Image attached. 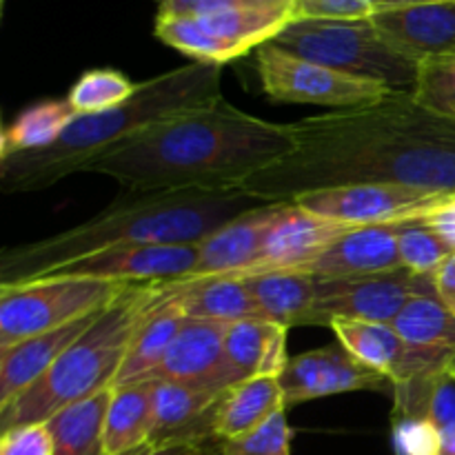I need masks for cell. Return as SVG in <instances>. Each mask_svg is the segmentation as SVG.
I'll return each instance as SVG.
<instances>
[{
  "label": "cell",
  "mask_w": 455,
  "mask_h": 455,
  "mask_svg": "<svg viewBox=\"0 0 455 455\" xmlns=\"http://www.w3.org/2000/svg\"><path fill=\"white\" fill-rule=\"evenodd\" d=\"M296 149L238 191L265 203L354 185L455 191V120L420 107L411 92L291 123Z\"/></svg>",
  "instance_id": "obj_1"
},
{
  "label": "cell",
  "mask_w": 455,
  "mask_h": 455,
  "mask_svg": "<svg viewBox=\"0 0 455 455\" xmlns=\"http://www.w3.org/2000/svg\"><path fill=\"white\" fill-rule=\"evenodd\" d=\"M296 149L291 123H269L225 100L180 111L84 164L123 194L229 191Z\"/></svg>",
  "instance_id": "obj_2"
},
{
  "label": "cell",
  "mask_w": 455,
  "mask_h": 455,
  "mask_svg": "<svg viewBox=\"0 0 455 455\" xmlns=\"http://www.w3.org/2000/svg\"><path fill=\"white\" fill-rule=\"evenodd\" d=\"M265 204L238 189L120 194L87 222L38 243L4 249L0 284L38 280L93 253L147 244H198L227 222Z\"/></svg>",
  "instance_id": "obj_3"
},
{
  "label": "cell",
  "mask_w": 455,
  "mask_h": 455,
  "mask_svg": "<svg viewBox=\"0 0 455 455\" xmlns=\"http://www.w3.org/2000/svg\"><path fill=\"white\" fill-rule=\"evenodd\" d=\"M222 67L207 62L172 69L138 84L123 105L92 116H76L53 145L44 149L0 158L3 194H29L47 189L133 133L180 111L196 109L222 98Z\"/></svg>",
  "instance_id": "obj_4"
},
{
  "label": "cell",
  "mask_w": 455,
  "mask_h": 455,
  "mask_svg": "<svg viewBox=\"0 0 455 455\" xmlns=\"http://www.w3.org/2000/svg\"><path fill=\"white\" fill-rule=\"evenodd\" d=\"M167 296V283L132 284L96 323L49 367L40 380L0 409L3 431L40 425L62 409L114 389L142 320Z\"/></svg>",
  "instance_id": "obj_5"
},
{
  "label": "cell",
  "mask_w": 455,
  "mask_h": 455,
  "mask_svg": "<svg viewBox=\"0 0 455 455\" xmlns=\"http://www.w3.org/2000/svg\"><path fill=\"white\" fill-rule=\"evenodd\" d=\"M274 43L293 56L307 58L351 78L385 84L394 92H413L418 78L416 62L403 56L380 34L371 18H296Z\"/></svg>",
  "instance_id": "obj_6"
},
{
  "label": "cell",
  "mask_w": 455,
  "mask_h": 455,
  "mask_svg": "<svg viewBox=\"0 0 455 455\" xmlns=\"http://www.w3.org/2000/svg\"><path fill=\"white\" fill-rule=\"evenodd\" d=\"M129 287L132 284L76 275L0 284V349L102 311Z\"/></svg>",
  "instance_id": "obj_7"
},
{
  "label": "cell",
  "mask_w": 455,
  "mask_h": 455,
  "mask_svg": "<svg viewBox=\"0 0 455 455\" xmlns=\"http://www.w3.org/2000/svg\"><path fill=\"white\" fill-rule=\"evenodd\" d=\"M293 20V0H269L203 18L156 20V36L194 62L222 67L274 43Z\"/></svg>",
  "instance_id": "obj_8"
},
{
  "label": "cell",
  "mask_w": 455,
  "mask_h": 455,
  "mask_svg": "<svg viewBox=\"0 0 455 455\" xmlns=\"http://www.w3.org/2000/svg\"><path fill=\"white\" fill-rule=\"evenodd\" d=\"M256 69L267 96L280 102L351 109L380 100L394 92L385 84L351 78L318 62L293 56L275 43L258 49Z\"/></svg>",
  "instance_id": "obj_9"
},
{
  "label": "cell",
  "mask_w": 455,
  "mask_h": 455,
  "mask_svg": "<svg viewBox=\"0 0 455 455\" xmlns=\"http://www.w3.org/2000/svg\"><path fill=\"white\" fill-rule=\"evenodd\" d=\"M427 293H438L434 275H418L404 267L355 278H318L314 324L329 327L340 318L391 324L411 298Z\"/></svg>",
  "instance_id": "obj_10"
},
{
  "label": "cell",
  "mask_w": 455,
  "mask_h": 455,
  "mask_svg": "<svg viewBox=\"0 0 455 455\" xmlns=\"http://www.w3.org/2000/svg\"><path fill=\"white\" fill-rule=\"evenodd\" d=\"M447 196L444 191L409 185H354L315 191L293 203L338 225L387 227L420 220Z\"/></svg>",
  "instance_id": "obj_11"
},
{
  "label": "cell",
  "mask_w": 455,
  "mask_h": 455,
  "mask_svg": "<svg viewBox=\"0 0 455 455\" xmlns=\"http://www.w3.org/2000/svg\"><path fill=\"white\" fill-rule=\"evenodd\" d=\"M287 409L327 395L351 391H382L391 380L355 360L340 342L289 358L280 373Z\"/></svg>",
  "instance_id": "obj_12"
},
{
  "label": "cell",
  "mask_w": 455,
  "mask_h": 455,
  "mask_svg": "<svg viewBox=\"0 0 455 455\" xmlns=\"http://www.w3.org/2000/svg\"><path fill=\"white\" fill-rule=\"evenodd\" d=\"M198 244H147L93 253L62 265L49 275H76L124 284H151L182 280L194 271Z\"/></svg>",
  "instance_id": "obj_13"
},
{
  "label": "cell",
  "mask_w": 455,
  "mask_h": 455,
  "mask_svg": "<svg viewBox=\"0 0 455 455\" xmlns=\"http://www.w3.org/2000/svg\"><path fill=\"white\" fill-rule=\"evenodd\" d=\"M391 324L407 347L403 371L391 385L453 371L455 314L444 305L440 293L411 298Z\"/></svg>",
  "instance_id": "obj_14"
},
{
  "label": "cell",
  "mask_w": 455,
  "mask_h": 455,
  "mask_svg": "<svg viewBox=\"0 0 455 455\" xmlns=\"http://www.w3.org/2000/svg\"><path fill=\"white\" fill-rule=\"evenodd\" d=\"M351 227L324 220L296 203H283L249 274L269 269H305ZM247 274V275H249Z\"/></svg>",
  "instance_id": "obj_15"
},
{
  "label": "cell",
  "mask_w": 455,
  "mask_h": 455,
  "mask_svg": "<svg viewBox=\"0 0 455 455\" xmlns=\"http://www.w3.org/2000/svg\"><path fill=\"white\" fill-rule=\"evenodd\" d=\"M225 391L185 385L172 380H151L154 429L149 444L212 443L218 404Z\"/></svg>",
  "instance_id": "obj_16"
},
{
  "label": "cell",
  "mask_w": 455,
  "mask_h": 455,
  "mask_svg": "<svg viewBox=\"0 0 455 455\" xmlns=\"http://www.w3.org/2000/svg\"><path fill=\"white\" fill-rule=\"evenodd\" d=\"M283 203H265L198 243V260L187 278L247 275L256 267L262 240Z\"/></svg>",
  "instance_id": "obj_17"
},
{
  "label": "cell",
  "mask_w": 455,
  "mask_h": 455,
  "mask_svg": "<svg viewBox=\"0 0 455 455\" xmlns=\"http://www.w3.org/2000/svg\"><path fill=\"white\" fill-rule=\"evenodd\" d=\"M289 327L262 318L231 323L222 349L220 387L238 385L258 376H275L284 371Z\"/></svg>",
  "instance_id": "obj_18"
},
{
  "label": "cell",
  "mask_w": 455,
  "mask_h": 455,
  "mask_svg": "<svg viewBox=\"0 0 455 455\" xmlns=\"http://www.w3.org/2000/svg\"><path fill=\"white\" fill-rule=\"evenodd\" d=\"M371 20L416 65L427 58L455 52V3L378 9Z\"/></svg>",
  "instance_id": "obj_19"
},
{
  "label": "cell",
  "mask_w": 455,
  "mask_h": 455,
  "mask_svg": "<svg viewBox=\"0 0 455 455\" xmlns=\"http://www.w3.org/2000/svg\"><path fill=\"white\" fill-rule=\"evenodd\" d=\"M398 227H351L302 271L318 278H355L403 269Z\"/></svg>",
  "instance_id": "obj_20"
},
{
  "label": "cell",
  "mask_w": 455,
  "mask_h": 455,
  "mask_svg": "<svg viewBox=\"0 0 455 455\" xmlns=\"http://www.w3.org/2000/svg\"><path fill=\"white\" fill-rule=\"evenodd\" d=\"M102 311L0 349V409L12 404L22 391L40 380L49 371V367L96 323Z\"/></svg>",
  "instance_id": "obj_21"
},
{
  "label": "cell",
  "mask_w": 455,
  "mask_h": 455,
  "mask_svg": "<svg viewBox=\"0 0 455 455\" xmlns=\"http://www.w3.org/2000/svg\"><path fill=\"white\" fill-rule=\"evenodd\" d=\"M227 329V323L187 320L149 380L185 382L225 391L220 387V371Z\"/></svg>",
  "instance_id": "obj_22"
},
{
  "label": "cell",
  "mask_w": 455,
  "mask_h": 455,
  "mask_svg": "<svg viewBox=\"0 0 455 455\" xmlns=\"http://www.w3.org/2000/svg\"><path fill=\"white\" fill-rule=\"evenodd\" d=\"M169 293L189 320L231 324L262 318L243 275L173 280L169 283Z\"/></svg>",
  "instance_id": "obj_23"
},
{
  "label": "cell",
  "mask_w": 455,
  "mask_h": 455,
  "mask_svg": "<svg viewBox=\"0 0 455 455\" xmlns=\"http://www.w3.org/2000/svg\"><path fill=\"white\" fill-rule=\"evenodd\" d=\"M262 320L283 327L314 324L318 278L302 269H269L243 275Z\"/></svg>",
  "instance_id": "obj_24"
},
{
  "label": "cell",
  "mask_w": 455,
  "mask_h": 455,
  "mask_svg": "<svg viewBox=\"0 0 455 455\" xmlns=\"http://www.w3.org/2000/svg\"><path fill=\"white\" fill-rule=\"evenodd\" d=\"M284 409H287V403H284L280 378H249V380L229 387L222 394L216 422H213V434L220 443L243 438Z\"/></svg>",
  "instance_id": "obj_25"
},
{
  "label": "cell",
  "mask_w": 455,
  "mask_h": 455,
  "mask_svg": "<svg viewBox=\"0 0 455 455\" xmlns=\"http://www.w3.org/2000/svg\"><path fill=\"white\" fill-rule=\"evenodd\" d=\"M187 320L189 318L173 302L167 283V296H164V300L138 327L136 336H133L132 345H129L127 358H124L118 378L114 382V389L116 387L149 380V376L163 363L169 347L176 340V336L185 327Z\"/></svg>",
  "instance_id": "obj_26"
},
{
  "label": "cell",
  "mask_w": 455,
  "mask_h": 455,
  "mask_svg": "<svg viewBox=\"0 0 455 455\" xmlns=\"http://www.w3.org/2000/svg\"><path fill=\"white\" fill-rule=\"evenodd\" d=\"M154 429L151 380L116 387L105 416L107 455H132L149 447Z\"/></svg>",
  "instance_id": "obj_27"
},
{
  "label": "cell",
  "mask_w": 455,
  "mask_h": 455,
  "mask_svg": "<svg viewBox=\"0 0 455 455\" xmlns=\"http://www.w3.org/2000/svg\"><path fill=\"white\" fill-rule=\"evenodd\" d=\"M329 329L336 333V340L364 367L382 373L391 382L398 380L407 360V347L394 324L340 318L333 320Z\"/></svg>",
  "instance_id": "obj_28"
},
{
  "label": "cell",
  "mask_w": 455,
  "mask_h": 455,
  "mask_svg": "<svg viewBox=\"0 0 455 455\" xmlns=\"http://www.w3.org/2000/svg\"><path fill=\"white\" fill-rule=\"evenodd\" d=\"M111 394L114 389H105L49 418L53 455H107L105 416Z\"/></svg>",
  "instance_id": "obj_29"
},
{
  "label": "cell",
  "mask_w": 455,
  "mask_h": 455,
  "mask_svg": "<svg viewBox=\"0 0 455 455\" xmlns=\"http://www.w3.org/2000/svg\"><path fill=\"white\" fill-rule=\"evenodd\" d=\"M76 111L65 100H43L18 114L0 133V158L44 149L74 123Z\"/></svg>",
  "instance_id": "obj_30"
},
{
  "label": "cell",
  "mask_w": 455,
  "mask_h": 455,
  "mask_svg": "<svg viewBox=\"0 0 455 455\" xmlns=\"http://www.w3.org/2000/svg\"><path fill=\"white\" fill-rule=\"evenodd\" d=\"M138 84L116 69H89L71 84L67 102L78 116H92L123 105L136 93Z\"/></svg>",
  "instance_id": "obj_31"
},
{
  "label": "cell",
  "mask_w": 455,
  "mask_h": 455,
  "mask_svg": "<svg viewBox=\"0 0 455 455\" xmlns=\"http://www.w3.org/2000/svg\"><path fill=\"white\" fill-rule=\"evenodd\" d=\"M411 93L427 111L455 120V52L422 60Z\"/></svg>",
  "instance_id": "obj_32"
},
{
  "label": "cell",
  "mask_w": 455,
  "mask_h": 455,
  "mask_svg": "<svg viewBox=\"0 0 455 455\" xmlns=\"http://www.w3.org/2000/svg\"><path fill=\"white\" fill-rule=\"evenodd\" d=\"M398 247L404 269L418 275H435V271L451 256V251L422 222V218L398 227Z\"/></svg>",
  "instance_id": "obj_33"
},
{
  "label": "cell",
  "mask_w": 455,
  "mask_h": 455,
  "mask_svg": "<svg viewBox=\"0 0 455 455\" xmlns=\"http://www.w3.org/2000/svg\"><path fill=\"white\" fill-rule=\"evenodd\" d=\"M293 429L287 420V409L251 434L220 443V455H291Z\"/></svg>",
  "instance_id": "obj_34"
},
{
  "label": "cell",
  "mask_w": 455,
  "mask_h": 455,
  "mask_svg": "<svg viewBox=\"0 0 455 455\" xmlns=\"http://www.w3.org/2000/svg\"><path fill=\"white\" fill-rule=\"evenodd\" d=\"M394 451L395 455H435L438 427L425 418H395Z\"/></svg>",
  "instance_id": "obj_35"
},
{
  "label": "cell",
  "mask_w": 455,
  "mask_h": 455,
  "mask_svg": "<svg viewBox=\"0 0 455 455\" xmlns=\"http://www.w3.org/2000/svg\"><path fill=\"white\" fill-rule=\"evenodd\" d=\"M380 4L382 0H293L296 18H331V20L371 18Z\"/></svg>",
  "instance_id": "obj_36"
},
{
  "label": "cell",
  "mask_w": 455,
  "mask_h": 455,
  "mask_svg": "<svg viewBox=\"0 0 455 455\" xmlns=\"http://www.w3.org/2000/svg\"><path fill=\"white\" fill-rule=\"evenodd\" d=\"M0 455H53V438L47 422L3 431Z\"/></svg>",
  "instance_id": "obj_37"
},
{
  "label": "cell",
  "mask_w": 455,
  "mask_h": 455,
  "mask_svg": "<svg viewBox=\"0 0 455 455\" xmlns=\"http://www.w3.org/2000/svg\"><path fill=\"white\" fill-rule=\"evenodd\" d=\"M269 0H158L156 20H173V18H203L227 9L262 4Z\"/></svg>",
  "instance_id": "obj_38"
},
{
  "label": "cell",
  "mask_w": 455,
  "mask_h": 455,
  "mask_svg": "<svg viewBox=\"0 0 455 455\" xmlns=\"http://www.w3.org/2000/svg\"><path fill=\"white\" fill-rule=\"evenodd\" d=\"M422 222L443 240L449 251L455 253V194H449L434 212L422 218Z\"/></svg>",
  "instance_id": "obj_39"
},
{
  "label": "cell",
  "mask_w": 455,
  "mask_h": 455,
  "mask_svg": "<svg viewBox=\"0 0 455 455\" xmlns=\"http://www.w3.org/2000/svg\"><path fill=\"white\" fill-rule=\"evenodd\" d=\"M220 453V440L212 443H169V444H149L132 455H218Z\"/></svg>",
  "instance_id": "obj_40"
},
{
  "label": "cell",
  "mask_w": 455,
  "mask_h": 455,
  "mask_svg": "<svg viewBox=\"0 0 455 455\" xmlns=\"http://www.w3.org/2000/svg\"><path fill=\"white\" fill-rule=\"evenodd\" d=\"M434 280L444 305L455 314V253H451V256L444 260V265L435 271Z\"/></svg>",
  "instance_id": "obj_41"
},
{
  "label": "cell",
  "mask_w": 455,
  "mask_h": 455,
  "mask_svg": "<svg viewBox=\"0 0 455 455\" xmlns=\"http://www.w3.org/2000/svg\"><path fill=\"white\" fill-rule=\"evenodd\" d=\"M435 455H455V422L438 429V449Z\"/></svg>",
  "instance_id": "obj_42"
},
{
  "label": "cell",
  "mask_w": 455,
  "mask_h": 455,
  "mask_svg": "<svg viewBox=\"0 0 455 455\" xmlns=\"http://www.w3.org/2000/svg\"><path fill=\"white\" fill-rule=\"evenodd\" d=\"M440 3H455V0H382L380 9L416 7V4H440Z\"/></svg>",
  "instance_id": "obj_43"
},
{
  "label": "cell",
  "mask_w": 455,
  "mask_h": 455,
  "mask_svg": "<svg viewBox=\"0 0 455 455\" xmlns=\"http://www.w3.org/2000/svg\"><path fill=\"white\" fill-rule=\"evenodd\" d=\"M218 455H220V453H218Z\"/></svg>",
  "instance_id": "obj_44"
}]
</instances>
